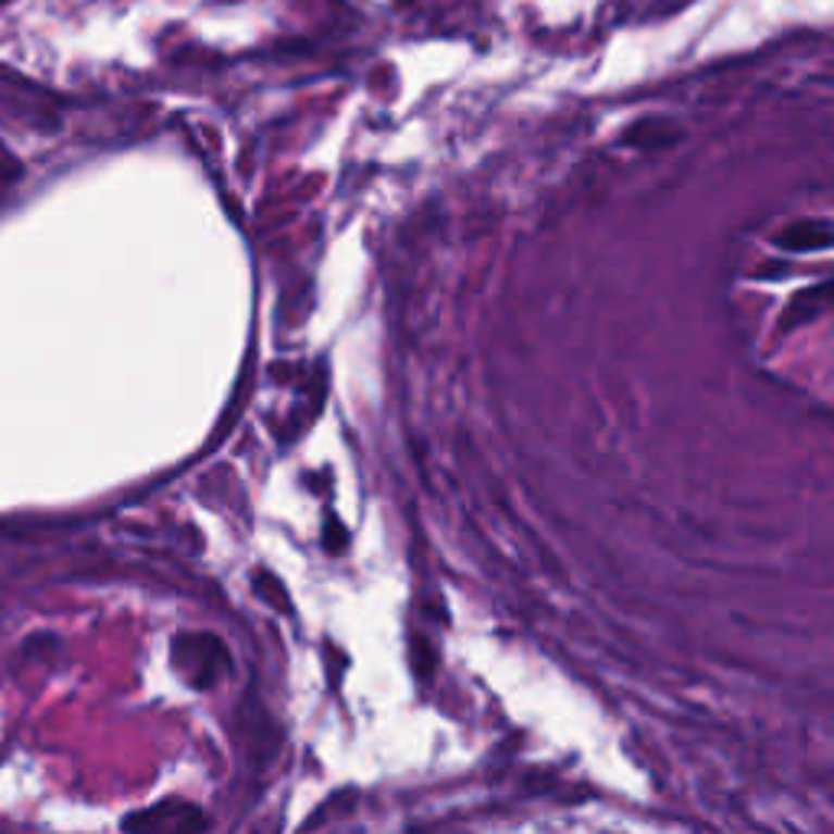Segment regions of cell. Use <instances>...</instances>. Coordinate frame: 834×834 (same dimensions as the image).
<instances>
[{
	"instance_id": "1",
	"label": "cell",
	"mask_w": 834,
	"mask_h": 834,
	"mask_svg": "<svg viewBox=\"0 0 834 834\" xmlns=\"http://www.w3.org/2000/svg\"><path fill=\"white\" fill-rule=\"evenodd\" d=\"M173 665L186 675V682L192 688H209V685H215L232 669L222 639H215L209 633H183V636H176L173 639Z\"/></svg>"
},
{
	"instance_id": "2",
	"label": "cell",
	"mask_w": 834,
	"mask_h": 834,
	"mask_svg": "<svg viewBox=\"0 0 834 834\" xmlns=\"http://www.w3.org/2000/svg\"><path fill=\"white\" fill-rule=\"evenodd\" d=\"M832 241V222L829 219H802L786 225L776 235V245L786 251H816V248H829Z\"/></svg>"
},
{
	"instance_id": "3",
	"label": "cell",
	"mask_w": 834,
	"mask_h": 834,
	"mask_svg": "<svg viewBox=\"0 0 834 834\" xmlns=\"http://www.w3.org/2000/svg\"><path fill=\"white\" fill-rule=\"evenodd\" d=\"M675 137H682V130L675 124H669V121H659V117L656 121H639L626 134V140L636 144V147H665Z\"/></svg>"
},
{
	"instance_id": "4",
	"label": "cell",
	"mask_w": 834,
	"mask_h": 834,
	"mask_svg": "<svg viewBox=\"0 0 834 834\" xmlns=\"http://www.w3.org/2000/svg\"><path fill=\"white\" fill-rule=\"evenodd\" d=\"M829 287H832V284H829V281H822V284H819V287H812L809 294H799V297L793 300V307H789V313H793V316H786V320H783V326L789 329V326H796V323H802V320H812V316H819L825 307H822V303L816 307V300H825V297H832V290H829Z\"/></svg>"
},
{
	"instance_id": "5",
	"label": "cell",
	"mask_w": 834,
	"mask_h": 834,
	"mask_svg": "<svg viewBox=\"0 0 834 834\" xmlns=\"http://www.w3.org/2000/svg\"><path fill=\"white\" fill-rule=\"evenodd\" d=\"M254 590H258V594H261V600H267L274 610L290 613V597H287V590L281 587V581H277L274 574L258 571V574H254Z\"/></svg>"
},
{
	"instance_id": "6",
	"label": "cell",
	"mask_w": 834,
	"mask_h": 834,
	"mask_svg": "<svg viewBox=\"0 0 834 834\" xmlns=\"http://www.w3.org/2000/svg\"><path fill=\"white\" fill-rule=\"evenodd\" d=\"M346 542H349V535H346V528H343V522L339 519H329L326 522V532H323V545H326V551H346Z\"/></svg>"
},
{
	"instance_id": "7",
	"label": "cell",
	"mask_w": 834,
	"mask_h": 834,
	"mask_svg": "<svg viewBox=\"0 0 834 834\" xmlns=\"http://www.w3.org/2000/svg\"><path fill=\"white\" fill-rule=\"evenodd\" d=\"M16 173H20V166H16V160H13V157H10V153H7V150H3V147H0V179H3V183H7V179H13V176H16Z\"/></svg>"
}]
</instances>
